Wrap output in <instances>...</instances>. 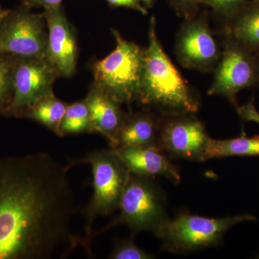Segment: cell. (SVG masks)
<instances>
[{
    "label": "cell",
    "mask_w": 259,
    "mask_h": 259,
    "mask_svg": "<svg viewBox=\"0 0 259 259\" xmlns=\"http://www.w3.org/2000/svg\"><path fill=\"white\" fill-rule=\"evenodd\" d=\"M71 167L47 153L0 156V259H49L80 245Z\"/></svg>",
    "instance_id": "6da1fadb"
},
{
    "label": "cell",
    "mask_w": 259,
    "mask_h": 259,
    "mask_svg": "<svg viewBox=\"0 0 259 259\" xmlns=\"http://www.w3.org/2000/svg\"><path fill=\"white\" fill-rule=\"evenodd\" d=\"M137 102L162 116L198 111L199 99L165 53L151 17L148 45L144 50V69Z\"/></svg>",
    "instance_id": "7a4b0ae2"
},
{
    "label": "cell",
    "mask_w": 259,
    "mask_h": 259,
    "mask_svg": "<svg viewBox=\"0 0 259 259\" xmlns=\"http://www.w3.org/2000/svg\"><path fill=\"white\" fill-rule=\"evenodd\" d=\"M76 164L89 165L93 172L94 192L82 211L85 236L81 240V245L90 255L93 223L97 218L110 215L117 210L131 173L110 149L92 151L83 157L71 159L68 163L71 168Z\"/></svg>",
    "instance_id": "3957f363"
},
{
    "label": "cell",
    "mask_w": 259,
    "mask_h": 259,
    "mask_svg": "<svg viewBox=\"0 0 259 259\" xmlns=\"http://www.w3.org/2000/svg\"><path fill=\"white\" fill-rule=\"evenodd\" d=\"M256 220L250 214L210 218L183 213L173 219L167 218L153 233L161 240L163 249L185 254L217 247L232 227Z\"/></svg>",
    "instance_id": "277c9868"
},
{
    "label": "cell",
    "mask_w": 259,
    "mask_h": 259,
    "mask_svg": "<svg viewBox=\"0 0 259 259\" xmlns=\"http://www.w3.org/2000/svg\"><path fill=\"white\" fill-rule=\"evenodd\" d=\"M115 49L93 64L94 83L119 103L137 101L144 69V50L114 29Z\"/></svg>",
    "instance_id": "5b68a950"
},
{
    "label": "cell",
    "mask_w": 259,
    "mask_h": 259,
    "mask_svg": "<svg viewBox=\"0 0 259 259\" xmlns=\"http://www.w3.org/2000/svg\"><path fill=\"white\" fill-rule=\"evenodd\" d=\"M166 199L154 178L131 174L120 202L119 214L99 231L93 238L112 228L126 226L134 236L143 231L153 232L166 219Z\"/></svg>",
    "instance_id": "8992f818"
},
{
    "label": "cell",
    "mask_w": 259,
    "mask_h": 259,
    "mask_svg": "<svg viewBox=\"0 0 259 259\" xmlns=\"http://www.w3.org/2000/svg\"><path fill=\"white\" fill-rule=\"evenodd\" d=\"M48 29L42 13L20 5L0 22V55L46 56Z\"/></svg>",
    "instance_id": "52a82bcc"
},
{
    "label": "cell",
    "mask_w": 259,
    "mask_h": 259,
    "mask_svg": "<svg viewBox=\"0 0 259 259\" xmlns=\"http://www.w3.org/2000/svg\"><path fill=\"white\" fill-rule=\"evenodd\" d=\"M175 50L177 60L186 69L202 72L214 69L223 49L209 27L207 12L200 10L185 19L177 32Z\"/></svg>",
    "instance_id": "ba28073f"
},
{
    "label": "cell",
    "mask_w": 259,
    "mask_h": 259,
    "mask_svg": "<svg viewBox=\"0 0 259 259\" xmlns=\"http://www.w3.org/2000/svg\"><path fill=\"white\" fill-rule=\"evenodd\" d=\"M214 71L208 95L225 97L235 107L238 106V94L257 85L255 54L228 39H226L222 55Z\"/></svg>",
    "instance_id": "9c48e42d"
},
{
    "label": "cell",
    "mask_w": 259,
    "mask_h": 259,
    "mask_svg": "<svg viewBox=\"0 0 259 259\" xmlns=\"http://www.w3.org/2000/svg\"><path fill=\"white\" fill-rule=\"evenodd\" d=\"M59 77L46 56H16L13 68L14 95L5 115L22 117L35 102L54 93L53 86Z\"/></svg>",
    "instance_id": "30bf717a"
},
{
    "label": "cell",
    "mask_w": 259,
    "mask_h": 259,
    "mask_svg": "<svg viewBox=\"0 0 259 259\" xmlns=\"http://www.w3.org/2000/svg\"><path fill=\"white\" fill-rule=\"evenodd\" d=\"M209 138L194 113L161 115L159 148L171 159L202 162Z\"/></svg>",
    "instance_id": "8fae6325"
},
{
    "label": "cell",
    "mask_w": 259,
    "mask_h": 259,
    "mask_svg": "<svg viewBox=\"0 0 259 259\" xmlns=\"http://www.w3.org/2000/svg\"><path fill=\"white\" fill-rule=\"evenodd\" d=\"M48 29L46 57L54 66L59 77L74 74L78 49L74 26L66 18L61 6L42 12Z\"/></svg>",
    "instance_id": "7c38bea8"
},
{
    "label": "cell",
    "mask_w": 259,
    "mask_h": 259,
    "mask_svg": "<svg viewBox=\"0 0 259 259\" xmlns=\"http://www.w3.org/2000/svg\"><path fill=\"white\" fill-rule=\"evenodd\" d=\"M110 150L131 175L154 179L163 177L175 185L181 182L180 170L161 148L117 147Z\"/></svg>",
    "instance_id": "4fadbf2b"
},
{
    "label": "cell",
    "mask_w": 259,
    "mask_h": 259,
    "mask_svg": "<svg viewBox=\"0 0 259 259\" xmlns=\"http://www.w3.org/2000/svg\"><path fill=\"white\" fill-rule=\"evenodd\" d=\"M85 100L90 112V134L102 135L111 148H115L117 134L127 113L122 110L120 103L95 83L92 84Z\"/></svg>",
    "instance_id": "5bb4252c"
},
{
    "label": "cell",
    "mask_w": 259,
    "mask_h": 259,
    "mask_svg": "<svg viewBox=\"0 0 259 259\" xmlns=\"http://www.w3.org/2000/svg\"><path fill=\"white\" fill-rule=\"evenodd\" d=\"M161 115L150 109L127 113L117 136L115 148H159Z\"/></svg>",
    "instance_id": "9a60e30c"
},
{
    "label": "cell",
    "mask_w": 259,
    "mask_h": 259,
    "mask_svg": "<svg viewBox=\"0 0 259 259\" xmlns=\"http://www.w3.org/2000/svg\"><path fill=\"white\" fill-rule=\"evenodd\" d=\"M226 39L259 53V0L247 1L234 16L225 22Z\"/></svg>",
    "instance_id": "2e32d148"
},
{
    "label": "cell",
    "mask_w": 259,
    "mask_h": 259,
    "mask_svg": "<svg viewBox=\"0 0 259 259\" xmlns=\"http://www.w3.org/2000/svg\"><path fill=\"white\" fill-rule=\"evenodd\" d=\"M229 156H259V136H241L235 139L217 140L209 138L202 161Z\"/></svg>",
    "instance_id": "e0dca14e"
},
{
    "label": "cell",
    "mask_w": 259,
    "mask_h": 259,
    "mask_svg": "<svg viewBox=\"0 0 259 259\" xmlns=\"http://www.w3.org/2000/svg\"><path fill=\"white\" fill-rule=\"evenodd\" d=\"M68 104L61 101L51 93L42 97L28 109L22 117H26L44 125L59 136L61 121Z\"/></svg>",
    "instance_id": "ac0fdd59"
},
{
    "label": "cell",
    "mask_w": 259,
    "mask_h": 259,
    "mask_svg": "<svg viewBox=\"0 0 259 259\" xmlns=\"http://www.w3.org/2000/svg\"><path fill=\"white\" fill-rule=\"evenodd\" d=\"M90 132V112L85 99L68 105L61 121L59 136Z\"/></svg>",
    "instance_id": "d6986e66"
},
{
    "label": "cell",
    "mask_w": 259,
    "mask_h": 259,
    "mask_svg": "<svg viewBox=\"0 0 259 259\" xmlns=\"http://www.w3.org/2000/svg\"><path fill=\"white\" fill-rule=\"evenodd\" d=\"M16 56L0 55V115H6L13 95V68Z\"/></svg>",
    "instance_id": "ffe728a7"
},
{
    "label": "cell",
    "mask_w": 259,
    "mask_h": 259,
    "mask_svg": "<svg viewBox=\"0 0 259 259\" xmlns=\"http://www.w3.org/2000/svg\"><path fill=\"white\" fill-rule=\"evenodd\" d=\"M109 258L151 259L154 258V256L136 245L131 236L127 239L116 240Z\"/></svg>",
    "instance_id": "44dd1931"
},
{
    "label": "cell",
    "mask_w": 259,
    "mask_h": 259,
    "mask_svg": "<svg viewBox=\"0 0 259 259\" xmlns=\"http://www.w3.org/2000/svg\"><path fill=\"white\" fill-rule=\"evenodd\" d=\"M248 0H201L202 5L208 7L223 22L231 19L244 6Z\"/></svg>",
    "instance_id": "7402d4cb"
},
{
    "label": "cell",
    "mask_w": 259,
    "mask_h": 259,
    "mask_svg": "<svg viewBox=\"0 0 259 259\" xmlns=\"http://www.w3.org/2000/svg\"><path fill=\"white\" fill-rule=\"evenodd\" d=\"M170 6L178 16L184 19L192 18L200 11L201 0H168Z\"/></svg>",
    "instance_id": "603a6c76"
},
{
    "label": "cell",
    "mask_w": 259,
    "mask_h": 259,
    "mask_svg": "<svg viewBox=\"0 0 259 259\" xmlns=\"http://www.w3.org/2000/svg\"><path fill=\"white\" fill-rule=\"evenodd\" d=\"M237 113L242 120L255 122L259 125V111L255 105L254 98H252L245 105L236 107Z\"/></svg>",
    "instance_id": "cb8c5ba5"
},
{
    "label": "cell",
    "mask_w": 259,
    "mask_h": 259,
    "mask_svg": "<svg viewBox=\"0 0 259 259\" xmlns=\"http://www.w3.org/2000/svg\"><path fill=\"white\" fill-rule=\"evenodd\" d=\"M111 7L115 8H125L136 10L141 14H148V10L144 8L140 0H105Z\"/></svg>",
    "instance_id": "d4e9b609"
},
{
    "label": "cell",
    "mask_w": 259,
    "mask_h": 259,
    "mask_svg": "<svg viewBox=\"0 0 259 259\" xmlns=\"http://www.w3.org/2000/svg\"><path fill=\"white\" fill-rule=\"evenodd\" d=\"M62 2L63 0H23L21 4L30 9L42 8L45 10L61 6Z\"/></svg>",
    "instance_id": "484cf974"
},
{
    "label": "cell",
    "mask_w": 259,
    "mask_h": 259,
    "mask_svg": "<svg viewBox=\"0 0 259 259\" xmlns=\"http://www.w3.org/2000/svg\"><path fill=\"white\" fill-rule=\"evenodd\" d=\"M140 2L142 3L144 8L147 9V8H153V5H154L155 3H156V0H140Z\"/></svg>",
    "instance_id": "4316f807"
},
{
    "label": "cell",
    "mask_w": 259,
    "mask_h": 259,
    "mask_svg": "<svg viewBox=\"0 0 259 259\" xmlns=\"http://www.w3.org/2000/svg\"><path fill=\"white\" fill-rule=\"evenodd\" d=\"M10 10H5L4 8H2L1 5H0V22L8 14Z\"/></svg>",
    "instance_id": "83f0119b"
},
{
    "label": "cell",
    "mask_w": 259,
    "mask_h": 259,
    "mask_svg": "<svg viewBox=\"0 0 259 259\" xmlns=\"http://www.w3.org/2000/svg\"><path fill=\"white\" fill-rule=\"evenodd\" d=\"M256 56V62H257V73H258V78H257V85L259 87V53L255 54Z\"/></svg>",
    "instance_id": "f1b7e54d"
}]
</instances>
